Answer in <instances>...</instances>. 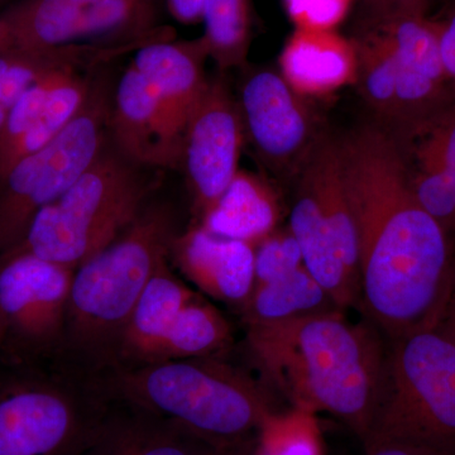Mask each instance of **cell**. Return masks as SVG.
Returning a JSON list of instances; mask_svg holds the SVG:
<instances>
[{
    "mask_svg": "<svg viewBox=\"0 0 455 455\" xmlns=\"http://www.w3.org/2000/svg\"><path fill=\"white\" fill-rule=\"evenodd\" d=\"M9 47H12L11 37H9L5 27L2 25V22H0V52L8 50Z\"/></svg>",
    "mask_w": 455,
    "mask_h": 455,
    "instance_id": "d590c367",
    "label": "cell"
},
{
    "mask_svg": "<svg viewBox=\"0 0 455 455\" xmlns=\"http://www.w3.org/2000/svg\"><path fill=\"white\" fill-rule=\"evenodd\" d=\"M247 329L254 359L292 407L333 415L363 443L386 355L376 331L340 310Z\"/></svg>",
    "mask_w": 455,
    "mask_h": 455,
    "instance_id": "7a4b0ae2",
    "label": "cell"
},
{
    "mask_svg": "<svg viewBox=\"0 0 455 455\" xmlns=\"http://www.w3.org/2000/svg\"><path fill=\"white\" fill-rule=\"evenodd\" d=\"M453 101H454V103H455V97L453 98Z\"/></svg>",
    "mask_w": 455,
    "mask_h": 455,
    "instance_id": "f35d334b",
    "label": "cell"
},
{
    "mask_svg": "<svg viewBox=\"0 0 455 455\" xmlns=\"http://www.w3.org/2000/svg\"><path fill=\"white\" fill-rule=\"evenodd\" d=\"M438 326L455 339V286L451 299H449L447 309L444 311V315L440 319Z\"/></svg>",
    "mask_w": 455,
    "mask_h": 455,
    "instance_id": "836d02e7",
    "label": "cell"
},
{
    "mask_svg": "<svg viewBox=\"0 0 455 455\" xmlns=\"http://www.w3.org/2000/svg\"><path fill=\"white\" fill-rule=\"evenodd\" d=\"M143 46V44H68L49 49L12 46L3 51L0 52V134L17 101L42 77L64 68L84 70L104 68L113 60Z\"/></svg>",
    "mask_w": 455,
    "mask_h": 455,
    "instance_id": "ac0fdd59",
    "label": "cell"
},
{
    "mask_svg": "<svg viewBox=\"0 0 455 455\" xmlns=\"http://www.w3.org/2000/svg\"><path fill=\"white\" fill-rule=\"evenodd\" d=\"M367 315L390 340L434 328L455 286L451 235L419 205L396 134L366 125L338 140Z\"/></svg>",
    "mask_w": 455,
    "mask_h": 455,
    "instance_id": "6da1fadb",
    "label": "cell"
},
{
    "mask_svg": "<svg viewBox=\"0 0 455 455\" xmlns=\"http://www.w3.org/2000/svg\"><path fill=\"white\" fill-rule=\"evenodd\" d=\"M395 133L406 152L438 171L447 182L455 208L454 101L427 121Z\"/></svg>",
    "mask_w": 455,
    "mask_h": 455,
    "instance_id": "484cf974",
    "label": "cell"
},
{
    "mask_svg": "<svg viewBox=\"0 0 455 455\" xmlns=\"http://www.w3.org/2000/svg\"><path fill=\"white\" fill-rule=\"evenodd\" d=\"M12 46L152 44L172 40L158 0H22L0 16Z\"/></svg>",
    "mask_w": 455,
    "mask_h": 455,
    "instance_id": "ba28073f",
    "label": "cell"
},
{
    "mask_svg": "<svg viewBox=\"0 0 455 455\" xmlns=\"http://www.w3.org/2000/svg\"><path fill=\"white\" fill-rule=\"evenodd\" d=\"M167 206H146L112 244L76 268L62 352L92 376L118 363L125 326L175 238Z\"/></svg>",
    "mask_w": 455,
    "mask_h": 455,
    "instance_id": "277c9868",
    "label": "cell"
},
{
    "mask_svg": "<svg viewBox=\"0 0 455 455\" xmlns=\"http://www.w3.org/2000/svg\"><path fill=\"white\" fill-rule=\"evenodd\" d=\"M203 20L209 59L221 71L244 68L252 42L251 0H204Z\"/></svg>",
    "mask_w": 455,
    "mask_h": 455,
    "instance_id": "cb8c5ba5",
    "label": "cell"
},
{
    "mask_svg": "<svg viewBox=\"0 0 455 455\" xmlns=\"http://www.w3.org/2000/svg\"><path fill=\"white\" fill-rule=\"evenodd\" d=\"M281 76L304 98H322L355 83L357 53L337 31L295 29L284 44Z\"/></svg>",
    "mask_w": 455,
    "mask_h": 455,
    "instance_id": "e0dca14e",
    "label": "cell"
},
{
    "mask_svg": "<svg viewBox=\"0 0 455 455\" xmlns=\"http://www.w3.org/2000/svg\"><path fill=\"white\" fill-rule=\"evenodd\" d=\"M401 439L455 451V339L440 326L392 339L363 444Z\"/></svg>",
    "mask_w": 455,
    "mask_h": 455,
    "instance_id": "8992f818",
    "label": "cell"
},
{
    "mask_svg": "<svg viewBox=\"0 0 455 455\" xmlns=\"http://www.w3.org/2000/svg\"><path fill=\"white\" fill-rule=\"evenodd\" d=\"M364 445L366 455H455V451L401 439H379Z\"/></svg>",
    "mask_w": 455,
    "mask_h": 455,
    "instance_id": "4dcf8cb0",
    "label": "cell"
},
{
    "mask_svg": "<svg viewBox=\"0 0 455 455\" xmlns=\"http://www.w3.org/2000/svg\"><path fill=\"white\" fill-rule=\"evenodd\" d=\"M221 449L140 407L106 401L74 455H220Z\"/></svg>",
    "mask_w": 455,
    "mask_h": 455,
    "instance_id": "5bb4252c",
    "label": "cell"
},
{
    "mask_svg": "<svg viewBox=\"0 0 455 455\" xmlns=\"http://www.w3.org/2000/svg\"><path fill=\"white\" fill-rule=\"evenodd\" d=\"M355 0H283L295 29L335 31L348 16Z\"/></svg>",
    "mask_w": 455,
    "mask_h": 455,
    "instance_id": "f1b7e54d",
    "label": "cell"
},
{
    "mask_svg": "<svg viewBox=\"0 0 455 455\" xmlns=\"http://www.w3.org/2000/svg\"><path fill=\"white\" fill-rule=\"evenodd\" d=\"M367 20L394 17H427L430 0H361Z\"/></svg>",
    "mask_w": 455,
    "mask_h": 455,
    "instance_id": "f546056e",
    "label": "cell"
},
{
    "mask_svg": "<svg viewBox=\"0 0 455 455\" xmlns=\"http://www.w3.org/2000/svg\"><path fill=\"white\" fill-rule=\"evenodd\" d=\"M254 439L251 440V442L243 443V444L235 445V447L223 448L220 455H252Z\"/></svg>",
    "mask_w": 455,
    "mask_h": 455,
    "instance_id": "e575fe53",
    "label": "cell"
},
{
    "mask_svg": "<svg viewBox=\"0 0 455 455\" xmlns=\"http://www.w3.org/2000/svg\"><path fill=\"white\" fill-rule=\"evenodd\" d=\"M154 182L106 146L73 187L35 215L25 238L7 254L32 253L76 269L133 224Z\"/></svg>",
    "mask_w": 455,
    "mask_h": 455,
    "instance_id": "5b68a950",
    "label": "cell"
},
{
    "mask_svg": "<svg viewBox=\"0 0 455 455\" xmlns=\"http://www.w3.org/2000/svg\"><path fill=\"white\" fill-rule=\"evenodd\" d=\"M108 133L114 148L137 166L181 167V134L155 90L132 62L114 88Z\"/></svg>",
    "mask_w": 455,
    "mask_h": 455,
    "instance_id": "4fadbf2b",
    "label": "cell"
},
{
    "mask_svg": "<svg viewBox=\"0 0 455 455\" xmlns=\"http://www.w3.org/2000/svg\"><path fill=\"white\" fill-rule=\"evenodd\" d=\"M76 269L32 253L0 259V310L7 340L36 353L62 352Z\"/></svg>",
    "mask_w": 455,
    "mask_h": 455,
    "instance_id": "30bf717a",
    "label": "cell"
},
{
    "mask_svg": "<svg viewBox=\"0 0 455 455\" xmlns=\"http://www.w3.org/2000/svg\"><path fill=\"white\" fill-rule=\"evenodd\" d=\"M86 382L104 401L140 407L221 448L251 442L278 411L251 377L215 357L114 367Z\"/></svg>",
    "mask_w": 455,
    "mask_h": 455,
    "instance_id": "3957f363",
    "label": "cell"
},
{
    "mask_svg": "<svg viewBox=\"0 0 455 455\" xmlns=\"http://www.w3.org/2000/svg\"><path fill=\"white\" fill-rule=\"evenodd\" d=\"M196 295L172 274L169 257L164 259L132 311L116 367L137 366L149 362L180 311Z\"/></svg>",
    "mask_w": 455,
    "mask_h": 455,
    "instance_id": "ffe728a7",
    "label": "cell"
},
{
    "mask_svg": "<svg viewBox=\"0 0 455 455\" xmlns=\"http://www.w3.org/2000/svg\"><path fill=\"white\" fill-rule=\"evenodd\" d=\"M252 455H324L315 414L296 407L274 412L257 433Z\"/></svg>",
    "mask_w": 455,
    "mask_h": 455,
    "instance_id": "4316f807",
    "label": "cell"
},
{
    "mask_svg": "<svg viewBox=\"0 0 455 455\" xmlns=\"http://www.w3.org/2000/svg\"><path fill=\"white\" fill-rule=\"evenodd\" d=\"M340 310L307 269L301 266L274 283L254 286L242 309L245 325H269Z\"/></svg>",
    "mask_w": 455,
    "mask_h": 455,
    "instance_id": "7402d4cb",
    "label": "cell"
},
{
    "mask_svg": "<svg viewBox=\"0 0 455 455\" xmlns=\"http://www.w3.org/2000/svg\"><path fill=\"white\" fill-rule=\"evenodd\" d=\"M106 401L88 382L20 379L0 387V455H74Z\"/></svg>",
    "mask_w": 455,
    "mask_h": 455,
    "instance_id": "9c48e42d",
    "label": "cell"
},
{
    "mask_svg": "<svg viewBox=\"0 0 455 455\" xmlns=\"http://www.w3.org/2000/svg\"><path fill=\"white\" fill-rule=\"evenodd\" d=\"M170 13L185 25L203 20L204 0H166Z\"/></svg>",
    "mask_w": 455,
    "mask_h": 455,
    "instance_id": "d6a6232c",
    "label": "cell"
},
{
    "mask_svg": "<svg viewBox=\"0 0 455 455\" xmlns=\"http://www.w3.org/2000/svg\"><path fill=\"white\" fill-rule=\"evenodd\" d=\"M254 286L274 283L304 266L300 245L290 229L271 233L254 247Z\"/></svg>",
    "mask_w": 455,
    "mask_h": 455,
    "instance_id": "83f0119b",
    "label": "cell"
},
{
    "mask_svg": "<svg viewBox=\"0 0 455 455\" xmlns=\"http://www.w3.org/2000/svg\"><path fill=\"white\" fill-rule=\"evenodd\" d=\"M352 41L357 53L359 92L379 116V124L390 128L396 108V64L391 50L366 23Z\"/></svg>",
    "mask_w": 455,
    "mask_h": 455,
    "instance_id": "d4e9b609",
    "label": "cell"
},
{
    "mask_svg": "<svg viewBox=\"0 0 455 455\" xmlns=\"http://www.w3.org/2000/svg\"><path fill=\"white\" fill-rule=\"evenodd\" d=\"M439 44L443 66L447 74L451 94L455 97V8L448 9L444 20H439Z\"/></svg>",
    "mask_w": 455,
    "mask_h": 455,
    "instance_id": "1f68e13d",
    "label": "cell"
},
{
    "mask_svg": "<svg viewBox=\"0 0 455 455\" xmlns=\"http://www.w3.org/2000/svg\"><path fill=\"white\" fill-rule=\"evenodd\" d=\"M289 229L300 245L302 265L324 287L337 307L344 310L359 304L358 281L341 260L316 197L301 178H299L298 193L290 214Z\"/></svg>",
    "mask_w": 455,
    "mask_h": 455,
    "instance_id": "d6986e66",
    "label": "cell"
},
{
    "mask_svg": "<svg viewBox=\"0 0 455 455\" xmlns=\"http://www.w3.org/2000/svg\"><path fill=\"white\" fill-rule=\"evenodd\" d=\"M239 112L245 140L269 169L299 173L323 133L316 127L307 98L301 97L280 73H248L241 86Z\"/></svg>",
    "mask_w": 455,
    "mask_h": 455,
    "instance_id": "8fae6325",
    "label": "cell"
},
{
    "mask_svg": "<svg viewBox=\"0 0 455 455\" xmlns=\"http://www.w3.org/2000/svg\"><path fill=\"white\" fill-rule=\"evenodd\" d=\"M455 8V0H448V9Z\"/></svg>",
    "mask_w": 455,
    "mask_h": 455,
    "instance_id": "74e56055",
    "label": "cell"
},
{
    "mask_svg": "<svg viewBox=\"0 0 455 455\" xmlns=\"http://www.w3.org/2000/svg\"><path fill=\"white\" fill-rule=\"evenodd\" d=\"M254 259V245L212 235L202 226L176 235L169 253V259L200 291L239 310L256 283Z\"/></svg>",
    "mask_w": 455,
    "mask_h": 455,
    "instance_id": "9a60e30c",
    "label": "cell"
},
{
    "mask_svg": "<svg viewBox=\"0 0 455 455\" xmlns=\"http://www.w3.org/2000/svg\"><path fill=\"white\" fill-rule=\"evenodd\" d=\"M230 343L229 322L217 307L196 295L180 311L147 363L215 357Z\"/></svg>",
    "mask_w": 455,
    "mask_h": 455,
    "instance_id": "603a6c76",
    "label": "cell"
},
{
    "mask_svg": "<svg viewBox=\"0 0 455 455\" xmlns=\"http://www.w3.org/2000/svg\"><path fill=\"white\" fill-rule=\"evenodd\" d=\"M244 140L238 101L223 77L209 79L185 128L180 167L200 220L235 178Z\"/></svg>",
    "mask_w": 455,
    "mask_h": 455,
    "instance_id": "7c38bea8",
    "label": "cell"
},
{
    "mask_svg": "<svg viewBox=\"0 0 455 455\" xmlns=\"http://www.w3.org/2000/svg\"><path fill=\"white\" fill-rule=\"evenodd\" d=\"M208 59L205 44L199 37L152 42L136 51L132 61L155 90L181 137L208 86L204 70Z\"/></svg>",
    "mask_w": 455,
    "mask_h": 455,
    "instance_id": "2e32d148",
    "label": "cell"
},
{
    "mask_svg": "<svg viewBox=\"0 0 455 455\" xmlns=\"http://www.w3.org/2000/svg\"><path fill=\"white\" fill-rule=\"evenodd\" d=\"M101 68L70 124L0 180V259L22 242L35 215L73 187L106 148L114 86Z\"/></svg>",
    "mask_w": 455,
    "mask_h": 455,
    "instance_id": "52a82bcc",
    "label": "cell"
},
{
    "mask_svg": "<svg viewBox=\"0 0 455 455\" xmlns=\"http://www.w3.org/2000/svg\"><path fill=\"white\" fill-rule=\"evenodd\" d=\"M5 340H7V324H5L4 316L0 310V347L4 346Z\"/></svg>",
    "mask_w": 455,
    "mask_h": 455,
    "instance_id": "8d00e7d4",
    "label": "cell"
},
{
    "mask_svg": "<svg viewBox=\"0 0 455 455\" xmlns=\"http://www.w3.org/2000/svg\"><path fill=\"white\" fill-rule=\"evenodd\" d=\"M278 220L280 204L271 185L259 175L239 170L199 226L212 235L256 247L275 232Z\"/></svg>",
    "mask_w": 455,
    "mask_h": 455,
    "instance_id": "44dd1931",
    "label": "cell"
}]
</instances>
